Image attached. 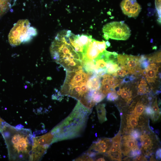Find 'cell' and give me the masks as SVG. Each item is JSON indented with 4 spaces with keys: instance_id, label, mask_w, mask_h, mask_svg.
<instances>
[{
    "instance_id": "6da1fadb",
    "label": "cell",
    "mask_w": 161,
    "mask_h": 161,
    "mask_svg": "<svg viewBox=\"0 0 161 161\" xmlns=\"http://www.w3.org/2000/svg\"><path fill=\"white\" fill-rule=\"evenodd\" d=\"M0 131L7 145L9 160L33 161L34 137L30 129L14 127L4 122Z\"/></svg>"
},
{
    "instance_id": "7a4b0ae2",
    "label": "cell",
    "mask_w": 161,
    "mask_h": 161,
    "mask_svg": "<svg viewBox=\"0 0 161 161\" xmlns=\"http://www.w3.org/2000/svg\"><path fill=\"white\" fill-rule=\"evenodd\" d=\"M71 31L63 30L58 32L50 48L53 59L61 65L67 71L77 70L83 68L84 57L75 50L71 39Z\"/></svg>"
},
{
    "instance_id": "3957f363",
    "label": "cell",
    "mask_w": 161,
    "mask_h": 161,
    "mask_svg": "<svg viewBox=\"0 0 161 161\" xmlns=\"http://www.w3.org/2000/svg\"><path fill=\"white\" fill-rule=\"evenodd\" d=\"M92 112V109L86 107L78 101L68 116L51 131L53 135L52 143L80 136Z\"/></svg>"
},
{
    "instance_id": "277c9868",
    "label": "cell",
    "mask_w": 161,
    "mask_h": 161,
    "mask_svg": "<svg viewBox=\"0 0 161 161\" xmlns=\"http://www.w3.org/2000/svg\"><path fill=\"white\" fill-rule=\"evenodd\" d=\"M92 73L87 72L82 69L72 71H66V75L60 93L74 98L82 103L90 91L87 82Z\"/></svg>"
},
{
    "instance_id": "5b68a950",
    "label": "cell",
    "mask_w": 161,
    "mask_h": 161,
    "mask_svg": "<svg viewBox=\"0 0 161 161\" xmlns=\"http://www.w3.org/2000/svg\"><path fill=\"white\" fill-rule=\"evenodd\" d=\"M37 32L35 28L30 27L28 20H20L14 25L9 33V42L13 46L18 45L23 42L29 41L37 34Z\"/></svg>"
},
{
    "instance_id": "8992f818",
    "label": "cell",
    "mask_w": 161,
    "mask_h": 161,
    "mask_svg": "<svg viewBox=\"0 0 161 161\" xmlns=\"http://www.w3.org/2000/svg\"><path fill=\"white\" fill-rule=\"evenodd\" d=\"M140 137V150L146 158L153 155L159 146L160 142L157 136L151 129L149 126L141 130Z\"/></svg>"
},
{
    "instance_id": "52a82bcc",
    "label": "cell",
    "mask_w": 161,
    "mask_h": 161,
    "mask_svg": "<svg viewBox=\"0 0 161 161\" xmlns=\"http://www.w3.org/2000/svg\"><path fill=\"white\" fill-rule=\"evenodd\" d=\"M103 37L106 40L109 38L117 40H125L131 35V31L124 23L114 21L108 23L103 28Z\"/></svg>"
},
{
    "instance_id": "ba28073f",
    "label": "cell",
    "mask_w": 161,
    "mask_h": 161,
    "mask_svg": "<svg viewBox=\"0 0 161 161\" xmlns=\"http://www.w3.org/2000/svg\"><path fill=\"white\" fill-rule=\"evenodd\" d=\"M53 135L51 131L43 135L34 137L32 151L33 161L39 160L46 153L52 144Z\"/></svg>"
},
{
    "instance_id": "9c48e42d",
    "label": "cell",
    "mask_w": 161,
    "mask_h": 161,
    "mask_svg": "<svg viewBox=\"0 0 161 161\" xmlns=\"http://www.w3.org/2000/svg\"><path fill=\"white\" fill-rule=\"evenodd\" d=\"M140 56L125 54L118 55L117 63L121 68L125 70L128 74L143 73L140 65Z\"/></svg>"
},
{
    "instance_id": "30bf717a",
    "label": "cell",
    "mask_w": 161,
    "mask_h": 161,
    "mask_svg": "<svg viewBox=\"0 0 161 161\" xmlns=\"http://www.w3.org/2000/svg\"><path fill=\"white\" fill-rule=\"evenodd\" d=\"M140 145L136 139L130 134L124 135L120 141V147L122 152L124 156L129 157H134L141 154Z\"/></svg>"
},
{
    "instance_id": "8fae6325",
    "label": "cell",
    "mask_w": 161,
    "mask_h": 161,
    "mask_svg": "<svg viewBox=\"0 0 161 161\" xmlns=\"http://www.w3.org/2000/svg\"><path fill=\"white\" fill-rule=\"evenodd\" d=\"M121 135L130 134L134 129H139V117L129 112H120Z\"/></svg>"
},
{
    "instance_id": "7c38bea8",
    "label": "cell",
    "mask_w": 161,
    "mask_h": 161,
    "mask_svg": "<svg viewBox=\"0 0 161 161\" xmlns=\"http://www.w3.org/2000/svg\"><path fill=\"white\" fill-rule=\"evenodd\" d=\"M107 47L105 41H99L93 39L87 45L83 61L94 60L105 50Z\"/></svg>"
},
{
    "instance_id": "4fadbf2b",
    "label": "cell",
    "mask_w": 161,
    "mask_h": 161,
    "mask_svg": "<svg viewBox=\"0 0 161 161\" xmlns=\"http://www.w3.org/2000/svg\"><path fill=\"white\" fill-rule=\"evenodd\" d=\"M112 144V139L106 137L99 139L93 143L87 154L92 158L98 154H106Z\"/></svg>"
},
{
    "instance_id": "5bb4252c",
    "label": "cell",
    "mask_w": 161,
    "mask_h": 161,
    "mask_svg": "<svg viewBox=\"0 0 161 161\" xmlns=\"http://www.w3.org/2000/svg\"><path fill=\"white\" fill-rule=\"evenodd\" d=\"M150 102L147 96H141L135 99L127 109L121 110L120 111L131 113L139 117L143 114L145 106Z\"/></svg>"
},
{
    "instance_id": "9a60e30c",
    "label": "cell",
    "mask_w": 161,
    "mask_h": 161,
    "mask_svg": "<svg viewBox=\"0 0 161 161\" xmlns=\"http://www.w3.org/2000/svg\"><path fill=\"white\" fill-rule=\"evenodd\" d=\"M121 134L120 130L115 136L112 138V144L106 154L107 156L111 160L115 161H121L122 152L120 147Z\"/></svg>"
},
{
    "instance_id": "2e32d148",
    "label": "cell",
    "mask_w": 161,
    "mask_h": 161,
    "mask_svg": "<svg viewBox=\"0 0 161 161\" xmlns=\"http://www.w3.org/2000/svg\"><path fill=\"white\" fill-rule=\"evenodd\" d=\"M120 5L123 13L131 17H137L141 9L136 0H123Z\"/></svg>"
},
{
    "instance_id": "e0dca14e",
    "label": "cell",
    "mask_w": 161,
    "mask_h": 161,
    "mask_svg": "<svg viewBox=\"0 0 161 161\" xmlns=\"http://www.w3.org/2000/svg\"><path fill=\"white\" fill-rule=\"evenodd\" d=\"M159 66L155 63L150 64L147 68L143 70V74L145 75L149 83H154L157 78V74Z\"/></svg>"
},
{
    "instance_id": "ac0fdd59",
    "label": "cell",
    "mask_w": 161,
    "mask_h": 161,
    "mask_svg": "<svg viewBox=\"0 0 161 161\" xmlns=\"http://www.w3.org/2000/svg\"><path fill=\"white\" fill-rule=\"evenodd\" d=\"M116 92L118 95L120 96L122 100H123L126 105L130 103L134 97L132 91L126 87H120Z\"/></svg>"
},
{
    "instance_id": "d6986e66",
    "label": "cell",
    "mask_w": 161,
    "mask_h": 161,
    "mask_svg": "<svg viewBox=\"0 0 161 161\" xmlns=\"http://www.w3.org/2000/svg\"><path fill=\"white\" fill-rule=\"evenodd\" d=\"M106 96L101 92L100 88L90 90L87 94L88 99L96 104L102 101Z\"/></svg>"
},
{
    "instance_id": "ffe728a7",
    "label": "cell",
    "mask_w": 161,
    "mask_h": 161,
    "mask_svg": "<svg viewBox=\"0 0 161 161\" xmlns=\"http://www.w3.org/2000/svg\"><path fill=\"white\" fill-rule=\"evenodd\" d=\"M100 77L97 74L93 73L87 82V85L89 90L99 89L101 85Z\"/></svg>"
},
{
    "instance_id": "44dd1931",
    "label": "cell",
    "mask_w": 161,
    "mask_h": 161,
    "mask_svg": "<svg viewBox=\"0 0 161 161\" xmlns=\"http://www.w3.org/2000/svg\"><path fill=\"white\" fill-rule=\"evenodd\" d=\"M105 104H100L96 107L98 118L99 122L102 123L107 120L106 117V110L105 109Z\"/></svg>"
},
{
    "instance_id": "7402d4cb",
    "label": "cell",
    "mask_w": 161,
    "mask_h": 161,
    "mask_svg": "<svg viewBox=\"0 0 161 161\" xmlns=\"http://www.w3.org/2000/svg\"><path fill=\"white\" fill-rule=\"evenodd\" d=\"M120 68L117 62L109 61L107 63L106 73L112 74Z\"/></svg>"
},
{
    "instance_id": "603a6c76",
    "label": "cell",
    "mask_w": 161,
    "mask_h": 161,
    "mask_svg": "<svg viewBox=\"0 0 161 161\" xmlns=\"http://www.w3.org/2000/svg\"><path fill=\"white\" fill-rule=\"evenodd\" d=\"M139 62L140 66L142 69H147L150 63L148 58L144 55L140 56Z\"/></svg>"
},
{
    "instance_id": "cb8c5ba5",
    "label": "cell",
    "mask_w": 161,
    "mask_h": 161,
    "mask_svg": "<svg viewBox=\"0 0 161 161\" xmlns=\"http://www.w3.org/2000/svg\"><path fill=\"white\" fill-rule=\"evenodd\" d=\"M152 103H150L145 106L144 112V113L148 117H150L151 120L153 118L154 114V111L151 106Z\"/></svg>"
},
{
    "instance_id": "d4e9b609",
    "label": "cell",
    "mask_w": 161,
    "mask_h": 161,
    "mask_svg": "<svg viewBox=\"0 0 161 161\" xmlns=\"http://www.w3.org/2000/svg\"><path fill=\"white\" fill-rule=\"evenodd\" d=\"M148 58L150 63H160L161 62V52H156Z\"/></svg>"
},
{
    "instance_id": "484cf974",
    "label": "cell",
    "mask_w": 161,
    "mask_h": 161,
    "mask_svg": "<svg viewBox=\"0 0 161 161\" xmlns=\"http://www.w3.org/2000/svg\"><path fill=\"white\" fill-rule=\"evenodd\" d=\"M138 89L137 93L138 95H143L145 94L149 93L151 91L148 86H141L138 85Z\"/></svg>"
},
{
    "instance_id": "4316f807",
    "label": "cell",
    "mask_w": 161,
    "mask_h": 161,
    "mask_svg": "<svg viewBox=\"0 0 161 161\" xmlns=\"http://www.w3.org/2000/svg\"><path fill=\"white\" fill-rule=\"evenodd\" d=\"M128 74L127 72L123 69L120 68L116 72L112 74V76L115 77H123Z\"/></svg>"
},
{
    "instance_id": "83f0119b",
    "label": "cell",
    "mask_w": 161,
    "mask_h": 161,
    "mask_svg": "<svg viewBox=\"0 0 161 161\" xmlns=\"http://www.w3.org/2000/svg\"><path fill=\"white\" fill-rule=\"evenodd\" d=\"M118 99V95L115 91L110 92L107 94V99L108 101H114Z\"/></svg>"
},
{
    "instance_id": "f1b7e54d",
    "label": "cell",
    "mask_w": 161,
    "mask_h": 161,
    "mask_svg": "<svg viewBox=\"0 0 161 161\" xmlns=\"http://www.w3.org/2000/svg\"><path fill=\"white\" fill-rule=\"evenodd\" d=\"M141 133V130L139 129H136L133 130L130 135L135 139L140 138Z\"/></svg>"
},
{
    "instance_id": "f546056e",
    "label": "cell",
    "mask_w": 161,
    "mask_h": 161,
    "mask_svg": "<svg viewBox=\"0 0 161 161\" xmlns=\"http://www.w3.org/2000/svg\"><path fill=\"white\" fill-rule=\"evenodd\" d=\"M76 161H92L93 159L88 154L81 156L75 159Z\"/></svg>"
},
{
    "instance_id": "4dcf8cb0",
    "label": "cell",
    "mask_w": 161,
    "mask_h": 161,
    "mask_svg": "<svg viewBox=\"0 0 161 161\" xmlns=\"http://www.w3.org/2000/svg\"><path fill=\"white\" fill-rule=\"evenodd\" d=\"M155 5L158 16L161 18V0H155Z\"/></svg>"
},
{
    "instance_id": "1f68e13d",
    "label": "cell",
    "mask_w": 161,
    "mask_h": 161,
    "mask_svg": "<svg viewBox=\"0 0 161 161\" xmlns=\"http://www.w3.org/2000/svg\"><path fill=\"white\" fill-rule=\"evenodd\" d=\"M135 79V78L133 75L127 76L125 77L122 81L121 83H128L131 82Z\"/></svg>"
},
{
    "instance_id": "d6a6232c",
    "label": "cell",
    "mask_w": 161,
    "mask_h": 161,
    "mask_svg": "<svg viewBox=\"0 0 161 161\" xmlns=\"http://www.w3.org/2000/svg\"><path fill=\"white\" fill-rule=\"evenodd\" d=\"M133 161H147V158L143 155H139L133 159Z\"/></svg>"
},
{
    "instance_id": "836d02e7",
    "label": "cell",
    "mask_w": 161,
    "mask_h": 161,
    "mask_svg": "<svg viewBox=\"0 0 161 161\" xmlns=\"http://www.w3.org/2000/svg\"><path fill=\"white\" fill-rule=\"evenodd\" d=\"M155 157L157 160L161 159V148H158L155 153Z\"/></svg>"
},
{
    "instance_id": "e575fe53",
    "label": "cell",
    "mask_w": 161,
    "mask_h": 161,
    "mask_svg": "<svg viewBox=\"0 0 161 161\" xmlns=\"http://www.w3.org/2000/svg\"><path fill=\"white\" fill-rule=\"evenodd\" d=\"M138 85L141 86H147V83L145 80L143 79H142Z\"/></svg>"
},
{
    "instance_id": "d590c367",
    "label": "cell",
    "mask_w": 161,
    "mask_h": 161,
    "mask_svg": "<svg viewBox=\"0 0 161 161\" xmlns=\"http://www.w3.org/2000/svg\"><path fill=\"white\" fill-rule=\"evenodd\" d=\"M150 161H156V160L154 158L153 155H152L151 156V157L150 158Z\"/></svg>"
},
{
    "instance_id": "8d00e7d4",
    "label": "cell",
    "mask_w": 161,
    "mask_h": 161,
    "mask_svg": "<svg viewBox=\"0 0 161 161\" xmlns=\"http://www.w3.org/2000/svg\"><path fill=\"white\" fill-rule=\"evenodd\" d=\"M97 161H105V160L103 158H100L97 159Z\"/></svg>"
}]
</instances>
